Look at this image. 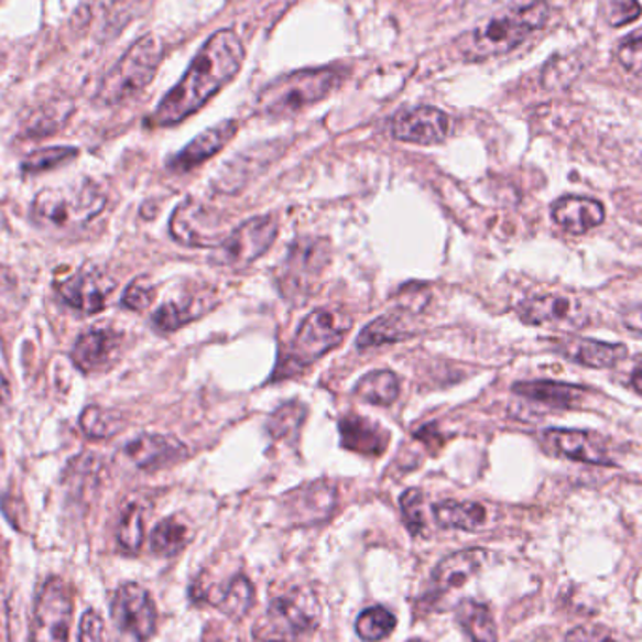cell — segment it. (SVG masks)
I'll use <instances>...</instances> for the list:
<instances>
[{
    "label": "cell",
    "instance_id": "obj_1",
    "mask_svg": "<svg viewBox=\"0 0 642 642\" xmlns=\"http://www.w3.org/2000/svg\"><path fill=\"white\" fill-rule=\"evenodd\" d=\"M244 45L231 29L215 32L192 61L185 76L154 109L151 124L173 127L209 102L241 70Z\"/></svg>",
    "mask_w": 642,
    "mask_h": 642
},
{
    "label": "cell",
    "instance_id": "obj_2",
    "mask_svg": "<svg viewBox=\"0 0 642 642\" xmlns=\"http://www.w3.org/2000/svg\"><path fill=\"white\" fill-rule=\"evenodd\" d=\"M548 20V7L543 0H534L508 12L492 15L474 31L458 40V50L468 61H485L513 52L540 31Z\"/></svg>",
    "mask_w": 642,
    "mask_h": 642
},
{
    "label": "cell",
    "instance_id": "obj_3",
    "mask_svg": "<svg viewBox=\"0 0 642 642\" xmlns=\"http://www.w3.org/2000/svg\"><path fill=\"white\" fill-rule=\"evenodd\" d=\"M346 79V72L337 66L308 68L274 79L261 90L255 108L269 117H290L308 106L324 100Z\"/></svg>",
    "mask_w": 642,
    "mask_h": 642
},
{
    "label": "cell",
    "instance_id": "obj_4",
    "mask_svg": "<svg viewBox=\"0 0 642 642\" xmlns=\"http://www.w3.org/2000/svg\"><path fill=\"white\" fill-rule=\"evenodd\" d=\"M319 618L316 594L305 585L290 586L271 599L268 614L255 625V635L265 642L300 641L318 628Z\"/></svg>",
    "mask_w": 642,
    "mask_h": 642
},
{
    "label": "cell",
    "instance_id": "obj_5",
    "mask_svg": "<svg viewBox=\"0 0 642 642\" xmlns=\"http://www.w3.org/2000/svg\"><path fill=\"white\" fill-rule=\"evenodd\" d=\"M106 204V194L85 181L81 185L40 192L32 202L31 215L44 228L77 229L98 217Z\"/></svg>",
    "mask_w": 642,
    "mask_h": 642
},
{
    "label": "cell",
    "instance_id": "obj_6",
    "mask_svg": "<svg viewBox=\"0 0 642 642\" xmlns=\"http://www.w3.org/2000/svg\"><path fill=\"white\" fill-rule=\"evenodd\" d=\"M162 44L154 34L135 40L113 68L104 76L96 98L104 106H117L138 95L153 81L162 61Z\"/></svg>",
    "mask_w": 642,
    "mask_h": 642
},
{
    "label": "cell",
    "instance_id": "obj_7",
    "mask_svg": "<svg viewBox=\"0 0 642 642\" xmlns=\"http://www.w3.org/2000/svg\"><path fill=\"white\" fill-rule=\"evenodd\" d=\"M351 325L350 316L335 306L311 312L293 338L292 363L303 369L318 361L319 357L342 342Z\"/></svg>",
    "mask_w": 642,
    "mask_h": 642
},
{
    "label": "cell",
    "instance_id": "obj_8",
    "mask_svg": "<svg viewBox=\"0 0 642 642\" xmlns=\"http://www.w3.org/2000/svg\"><path fill=\"white\" fill-rule=\"evenodd\" d=\"M331 260V249L322 239H301L287 250L279 271L280 292L290 301L305 300Z\"/></svg>",
    "mask_w": 642,
    "mask_h": 642
},
{
    "label": "cell",
    "instance_id": "obj_9",
    "mask_svg": "<svg viewBox=\"0 0 642 642\" xmlns=\"http://www.w3.org/2000/svg\"><path fill=\"white\" fill-rule=\"evenodd\" d=\"M276 236H279V220L273 215L250 218L229 231V236L210 255V261L226 268L249 265L268 252Z\"/></svg>",
    "mask_w": 642,
    "mask_h": 642
},
{
    "label": "cell",
    "instance_id": "obj_10",
    "mask_svg": "<svg viewBox=\"0 0 642 642\" xmlns=\"http://www.w3.org/2000/svg\"><path fill=\"white\" fill-rule=\"evenodd\" d=\"M74 601L68 585L58 577L45 580L32 614V642H68Z\"/></svg>",
    "mask_w": 642,
    "mask_h": 642
},
{
    "label": "cell",
    "instance_id": "obj_11",
    "mask_svg": "<svg viewBox=\"0 0 642 642\" xmlns=\"http://www.w3.org/2000/svg\"><path fill=\"white\" fill-rule=\"evenodd\" d=\"M170 233L175 241L192 249L197 247L217 249L229 236L226 218L220 217L210 205L194 197H188L173 210Z\"/></svg>",
    "mask_w": 642,
    "mask_h": 642
},
{
    "label": "cell",
    "instance_id": "obj_12",
    "mask_svg": "<svg viewBox=\"0 0 642 642\" xmlns=\"http://www.w3.org/2000/svg\"><path fill=\"white\" fill-rule=\"evenodd\" d=\"M115 628L128 642H146L156 630V607L143 586L127 583L111 601Z\"/></svg>",
    "mask_w": 642,
    "mask_h": 642
},
{
    "label": "cell",
    "instance_id": "obj_13",
    "mask_svg": "<svg viewBox=\"0 0 642 642\" xmlns=\"http://www.w3.org/2000/svg\"><path fill=\"white\" fill-rule=\"evenodd\" d=\"M449 132H451V117L433 106L406 109L396 115L391 122V134L394 140L415 143V145H436L446 140Z\"/></svg>",
    "mask_w": 642,
    "mask_h": 642
},
{
    "label": "cell",
    "instance_id": "obj_14",
    "mask_svg": "<svg viewBox=\"0 0 642 642\" xmlns=\"http://www.w3.org/2000/svg\"><path fill=\"white\" fill-rule=\"evenodd\" d=\"M113 290L115 280L96 269H84L58 284L61 297L72 308L81 311L84 314H96L102 311Z\"/></svg>",
    "mask_w": 642,
    "mask_h": 642
},
{
    "label": "cell",
    "instance_id": "obj_15",
    "mask_svg": "<svg viewBox=\"0 0 642 642\" xmlns=\"http://www.w3.org/2000/svg\"><path fill=\"white\" fill-rule=\"evenodd\" d=\"M543 446L556 457L572 458L585 465H614L605 449L603 442L585 431L548 428L547 433L543 434Z\"/></svg>",
    "mask_w": 642,
    "mask_h": 642
},
{
    "label": "cell",
    "instance_id": "obj_16",
    "mask_svg": "<svg viewBox=\"0 0 642 642\" xmlns=\"http://www.w3.org/2000/svg\"><path fill=\"white\" fill-rule=\"evenodd\" d=\"M239 122L228 121L218 122L217 127H210L202 132V134L194 138L188 145L173 154L172 159L167 160V167L175 173L191 172L194 167L204 164L205 160L220 153L224 146L228 145V141L237 134Z\"/></svg>",
    "mask_w": 642,
    "mask_h": 642
},
{
    "label": "cell",
    "instance_id": "obj_17",
    "mask_svg": "<svg viewBox=\"0 0 642 642\" xmlns=\"http://www.w3.org/2000/svg\"><path fill=\"white\" fill-rule=\"evenodd\" d=\"M124 455L132 465L141 470H154L162 466L172 465L186 455V447L164 434H140L128 442Z\"/></svg>",
    "mask_w": 642,
    "mask_h": 642
},
{
    "label": "cell",
    "instance_id": "obj_18",
    "mask_svg": "<svg viewBox=\"0 0 642 642\" xmlns=\"http://www.w3.org/2000/svg\"><path fill=\"white\" fill-rule=\"evenodd\" d=\"M551 215L554 224L564 231L580 236L603 224L605 207L594 197L564 196L554 202Z\"/></svg>",
    "mask_w": 642,
    "mask_h": 642
},
{
    "label": "cell",
    "instance_id": "obj_19",
    "mask_svg": "<svg viewBox=\"0 0 642 642\" xmlns=\"http://www.w3.org/2000/svg\"><path fill=\"white\" fill-rule=\"evenodd\" d=\"M487 554L489 553L483 548H466L442 559L431 579L434 590L446 594L465 586L471 577H476L477 573L481 572V567L487 562Z\"/></svg>",
    "mask_w": 642,
    "mask_h": 642
},
{
    "label": "cell",
    "instance_id": "obj_20",
    "mask_svg": "<svg viewBox=\"0 0 642 642\" xmlns=\"http://www.w3.org/2000/svg\"><path fill=\"white\" fill-rule=\"evenodd\" d=\"M559 353L573 363L590 369H611L628 357L623 344L599 342L591 338H564L559 342Z\"/></svg>",
    "mask_w": 642,
    "mask_h": 642
},
{
    "label": "cell",
    "instance_id": "obj_21",
    "mask_svg": "<svg viewBox=\"0 0 642 642\" xmlns=\"http://www.w3.org/2000/svg\"><path fill=\"white\" fill-rule=\"evenodd\" d=\"M117 350H119V335L106 327H95L77 338L72 359L79 369L93 372V370L108 367Z\"/></svg>",
    "mask_w": 642,
    "mask_h": 642
},
{
    "label": "cell",
    "instance_id": "obj_22",
    "mask_svg": "<svg viewBox=\"0 0 642 642\" xmlns=\"http://www.w3.org/2000/svg\"><path fill=\"white\" fill-rule=\"evenodd\" d=\"M213 306H215L213 293L204 290L191 293L183 300L167 301L154 312V329H159L160 333L177 331L178 327L207 314Z\"/></svg>",
    "mask_w": 642,
    "mask_h": 642
},
{
    "label": "cell",
    "instance_id": "obj_23",
    "mask_svg": "<svg viewBox=\"0 0 642 642\" xmlns=\"http://www.w3.org/2000/svg\"><path fill=\"white\" fill-rule=\"evenodd\" d=\"M340 438L346 449L369 457L382 455L389 444V434L382 426L353 414L340 421Z\"/></svg>",
    "mask_w": 642,
    "mask_h": 642
},
{
    "label": "cell",
    "instance_id": "obj_24",
    "mask_svg": "<svg viewBox=\"0 0 642 642\" xmlns=\"http://www.w3.org/2000/svg\"><path fill=\"white\" fill-rule=\"evenodd\" d=\"M335 502L337 494L331 485L312 483L292 492L287 509L293 521L316 522L331 513Z\"/></svg>",
    "mask_w": 642,
    "mask_h": 642
},
{
    "label": "cell",
    "instance_id": "obj_25",
    "mask_svg": "<svg viewBox=\"0 0 642 642\" xmlns=\"http://www.w3.org/2000/svg\"><path fill=\"white\" fill-rule=\"evenodd\" d=\"M205 601L215 605L226 617L241 618L254 605V586L247 577H233L226 585L215 586L202 594Z\"/></svg>",
    "mask_w": 642,
    "mask_h": 642
},
{
    "label": "cell",
    "instance_id": "obj_26",
    "mask_svg": "<svg viewBox=\"0 0 642 642\" xmlns=\"http://www.w3.org/2000/svg\"><path fill=\"white\" fill-rule=\"evenodd\" d=\"M575 303L566 295H540L532 300L522 301L516 306V312L522 322L530 325L556 324V322H569L575 316Z\"/></svg>",
    "mask_w": 642,
    "mask_h": 642
},
{
    "label": "cell",
    "instance_id": "obj_27",
    "mask_svg": "<svg viewBox=\"0 0 642 642\" xmlns=\"http://www.w3.org/2000/svg\"><path fill=\"white\" fill-rule=\"evenodd\" d=\"M513 393L530 401L541 402L554 407H573L577 402L585 399V389L572 383L551 382V380H540V382H519L513 385Z\"/></svg>",
    "mask_w": 642,
    "mask_h": 642
},
{
    "label": "cell",
    "instance_id": "obj_28",
    "mask_svg": "<svg viewBox=\"0 0 642 642\" xmlns=\"http://www.w3.org/2000/svg\"><path fill=\"white\" fill-rule=\"evenodd\" d=\"M407 337H412L410 319L402 312H391V314L376 318L372 324L364 327L361 335L357 337V348L372 350V348L399 342Z\"/></svg>",
    "mask_w": 642,
    "mask_h": 642
},
{
    "label": "cell",
    "instance_id": "obj_29",
    "mask_svg": "<svg viewBox=\"0 0 642 642\" xmlns=\"http://www.w3.org/2000/svg\"><path fill=\"white\" fill-rule=\"evenodd\" d=\"M433 513L442 529L465 530V532L483 529L489 519L487 509L481 503L455 502V500L436 503Z\"/></svg>",
    "mask_w": 642,
    "mask_h": 642
},
{
    "label": "cell",
    "instance_id": "obj_30",
    "mask_svg": "<svg viewBox=\"0 0 642 642\" xmlns=\"http://www.w3.org/2000/svg\"><path fill=\"white\" fill-rule=\"evenodd\" d=\"M457 622L474 642H497L498 631L494 618L487 605L465 599L457 607Z\"/></svg>",
    "mask_w": 642,
    "mask_h": 642
},
{
    "label": "cell",
    "instance_id": "obj_31",
    "mask_svg": "<svg viewBox=\"0 0 642 642\" xmlns=\"http://www.w3.org/2000/svg\"><path fill=\"white\" fill-rule=\"evenodd\" d=\"M401 382L391 370H372L356 385V394L361 401L389 406L399 399Z\"/></svg>",
    "mask_w": 642,
    "mask_h": 642
},
{
    "label": "cell",
    "instance_id": "obj_32",
    "mask_svg": "<svg viewBox=\"0 0 642 642\" xmlns=\"http://www.w3.org/2000/svg\"><path fill=\"white\" fill-rule=\"evenodd\" d=\"M191 541V529L183 519L170 516L160 522L151 534V548L160 556L178 554Z\"/></svg>",
    "mask_w": 642,
    "mask_h": 642
},
{
    "label": "cell",
    "instance_id": "obj_33",
    "mask_svg": "<svg viewBox=\"0 0 642 642\" xmlns=\"http://www.w3.org/2000/svg\"><path fill=\"white\" fill-rule=\"evenodd\" d=\"M79 425L89 438L106 439L119 434L124 426V417L115 410L102 406L85 407Z\"/></svg>",
    "mask_w": 642,
    "mask_h": 642
},
{
    "label": "cell",
    "instance_id": "obj_34",
    "mask_svg": "<svg viewBox=\"0 0 642 642\" xmlns=\"http://www.w3.org/2000/svg\"><path fill=\"white\" fill-rule=\"evenodd\" d=\"M394 628H396V618L385 607L364 609L356 622L357 635L367 642L382 641L393 633Z\"/></svg>",
    "mask_w": 642,
    "mask_h": 642
},
{
    "label": "cell",
    "instance_id": "obj_35",
    "mask_svg": "<svg viewBox=\"0 0 642 642\" xmlns=\"http://www.w3.org/2000/svg\"><path fill=\"white\" fill-rule=\"evenodd\" d=\"M145 535V511L140 503H130L122 511L117 540L127 553H138Z\"/></svg>",
    "mask_w": 642,
    "mask_h": 642
},
{
    "label": "cell",
    "instance_id": "obj_36",
    "mask_svg": "<svg viewBox=\"0 0 642 642\" xmlns=\"http://www.w3.org/2000/svg\"><path fill=\"white\" fill-rule=\"evenodd\" d=\"M77 149L74 146H47V149H40L34 153L29 154L23 160V172L25 173H42L50 172L53 167L63 166L72 159H76Z\"/></svg>",
    "mask_w": 642,
    "mask_h": 642
},
{
    "label": "cell",
    "instance_id": "obj_37",
    "mask_svg": "<svg viewBox=\"0 0 642 642\" xmlns=\"http://www.w3.org/2000/svg\"><path fill=\"white\" fill-rule=\"evenodd\" d=\"M303 420H305V407L297 402H287L271 415L268 423L269 433L274 439L286 438L293 431H300Z\"/></svg>",
    "mask_w": 642,
    "mask_h": 642
},
{
    "label": "cell",
    "instance_id": "obj_38",
    "mask_svg": "<svg viewBox=\"0 0 642 642\" xmlns=\"http://www.w3.org/2000/svg\"><path fill=\"white\" fill-rule=\"evenodd\" d=\"M580 64L577 58L553 57V61L543 70V84L547 87H566L575 77L579 76Z\"/></svg>",
    "mask_w": 642,
    "mask_h": 642
},
{
    "label": "cell",
    "instance_id": "obj_39",
    "mask_svg": "<svg viewBox=\"0 0 642 642\" xmlns=\"http://www.w3.org/2000/svg\"><path fill=\"white\" fill-rule=\"evenodd\" d=\"M402 515L407 530L414 535H420L425 530V498L417 489L406 490L401 498Z\"/></svg>",
    "mask_w": 642,
    "mask_h": 642
},
{
    "label": "cell",
    "instance_id": "obj_40",
    "mask_svg": "<svg viewBox=\"0 0 642 642\" xmlns=\"http://www.w3.org/2000/svg\"><path fill=\"white\" fill-rule=\"evenodd\" d=\"M617 58L625 70L642 79V29L622 40V44L618 47Z\"/></svg>",
    "mask_w": 642,
    "mask_h": 642
},
{
    "label": "cell",
    "instance_id": "obj_41",
    "mask_svg": "<svg viewBox=\"0 0 642 642\" xmlns=\"http://www.w3.org/2000/svg\"><path fill=\"white\" fill-rule=\"evenodd\" d=\"M156 295L153 282L146 276H140L134 282H130L127 292L122 293V305L130 308V311L141 312L145 311L146 306H151Z\"/></svg>",
    "mask_w": 642,
    "mask_h": 642
},
{
    "label": "cell",
    "instance_id": "obj_42",
    "mask_svg": "<svg viewBox=\"0 0 642 642\" xmlns=\"http://www.w3.org/2000/svg\"><path fill=\"white\" fill-rule=\"evenodd\" d=\"M566 642H623L614 631L601 625H579L569 631Z\"/></svg>",
    "mask_w": 642,
    "mask_h": 642
},
{
    "label": "cell",
    "instance_id": "obj_43",
    "mask_svg": "<svg viewBox=\"0 0 642 642\" xmlns=\"http://www.w3.org/2000/svg\"><path fill=\"white\" fill-rule=\"evenodd\" d=\"M77 642H104L102 617L95 609L85 612L84 618H81Z\"/></svg>",
    "mask_w": 642,
    "mask_h": 642
},
{
    "label": "cell",
    "instance_id": "obj_44",
    "mask_svg": "<svg viewBox=\"0 0 642 642\" xmlns=\"http://www.w3.org/2000/svg\"><path fill=\"white\" fill-rule=\"evenodd\" d=\"M639 15H641V4L636 0H620L612 4L611 23L614 26L628 25Z\"/></svg>",
    "mask_w": 642,
    "mask_h": 642
},
{
    "label": "cell",
    "instance_id": "obj_45",
    "mask_svg": "<svg viewBox=\"0 0 642 642\" xmlns=\"http://www.w3.org/2000/svg\"><path fill=\"white\" fill-rule=\"evenodd\" d=\"M10 402H12V391H10L7 378L0 372V420L7 417Z\"/></svg>",
    "mask_w": 642,
    "mask_h": 642
},
{
    "label": "cell",
    "instance_id": "obj_46",
    "mask_svg": "<svg viewBox=\"0 0 642 642\" xmlns=\"http://www.w3.org/2000/svg\"><path fill=\"white\" fill-rule=\"evenodd\" d=\"M625 324H628V327H631V329H635V331L642 333V308H639V311L635 312H631L630 316H628V319H625Z\"/></svg>",
    "mask_w": 642,
    "mask_h": 642
},
{
    "label": "cell",
    "instance_id": "obj_47",
    "mask_svg": "<svg viewBox=\"0 0 642 642\" xmlns=\"http://www.w3.org/2000/svg\"><path fill=\"white\" fill-rule=\"evenodd\" d=\"M631 385L635 388L636 393L642 394V363L633 370V374H631Z\"/></svg>",
    "mask_w": 642,
    "mask_h": 642
},
{
    "label": "cell",
    "instance_id": "obj_48",
    "mask_svg": "<svg viewBox=\"0 0 642 642\" xmlns=\"http://www.w3.org/2000/svg\"><path fill=\"white\" fill-rule=\"evenodd\" d=\"M0 575H2V554H0Z\"/></svg>",
    "mask_w": 642,
    "mask_h": 642
},
{
    "label": "cell",
    "instance_id": "obj_49",
    "mask_svg": "<svg viewBox=\"0 0 642 642\" xmlns=\"http://www.w3.org/2000/svg\"><path fill=\"white\" fill-rule=\"evenodd\" d=\"M2 460H4V458H2V449H0V468H2Z\"/></svg>",
    "mask_w": 642,
    "mask_h": 642
},
{
    "label": "cell",
    "instance_id": "obj_50",
    "mask_svg": "<svg viewBox=\"0 0 642 642\" xmlns=\"http://www.w3.org/2000/svg\"><path fill=\"white\" fill-rule=\"evenodd\" d=\"M410 642H423V641H410Z\"/></svg>",
    "mask_w": 642,
    "mask_h": 642
}]
</instances>
